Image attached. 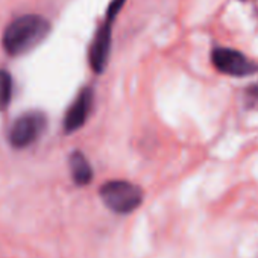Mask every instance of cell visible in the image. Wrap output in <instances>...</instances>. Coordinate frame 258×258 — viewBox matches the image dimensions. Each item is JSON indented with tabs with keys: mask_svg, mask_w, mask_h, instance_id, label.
<instances>
[{
	"mask_svg": "<svg viewBox=\"0 0 258 258\" xmlns=\"http://www.w3.org/2000/svg\"><path fill=\"white\" fill-rule=\"evenodd\" d=\"M99 196L105 207L117 214L134 213L140 208L145 199V193L140 185L124 179L106 181L99 188Z\"/></svg>",
	"mask_w": 258,
	"mask_h": 258,
	"instance_id": "cell-2",
	"label": "cell"
},
{
	"mask_svg": "<svg viewBox=\"0 0 258 258\" xmlns=\"http://www.w3.org/2000/svg\"><path fill=\"white\" fill-rule=\"evenodd\" d=\"M47 118L40 111H31L20 115L10 129V143L16 149H25L35 143L44 133Z\"/></svg>",
	"mask_w": 258,
	"mask_h": 258,
	"instance_id": "cell-4",
	"label": "cell"
},
{
	"mask_svg": "<svg viewBox=\"0 0 258 258\" xmlns=\"http://www.w3.org/2000/svg\"><path fill=\"white\" fill-rule=\"evenodd\" d=\"M69 166H70V173H72V179L76 185L84 187L88 185L93 179V167L88 161V158L76 151L70 155L69 158Z\"/></svg>",
	"mask_w": 258,
	"mask_h": 258,
	"instance_id": "cell-7",
	"label": "cell"
},
{
	"mask_svg": "<svg viewBox=\"0 0 258 258\" xmlns=\"http://www.w3.org/2000/svg\"><path fill=\"white\" fill-rule=\"evenodd\" d=\"M124 2H126V0H112V2L109 4L105 22L99 26V29H97L93 41H91L90 52H88V61H90L91 70L94 73H97V75L103 73V70L106 69L108 58H109V50H111L112 25H114V20H115L117 14L123 8Z\"/></svg>",
	"mask_w": 258,
	"mask_h": 258,
	"instance_id": "cell-3",
	"label": "cell"
},
{
	"mask_svg": "<svg viewBox=\"0 0 258 258\" xmlns=\"http://www.w3.org/2000/svg\"><path fill=\"white\" fill-rule=\"evenodd\" d=\"M211 61L220 73L234 78H244L258 72L256 62L249 59L244 53L229 47H216L211 53Z\"/></svg>",
	"mask_w": 258,
	"mask_h": 258,
	"instance_id": "cell-5",
	"label": "cell"
},
{
	"mask_svg": "<svg viewBox=\"0 0 258 258\" xmlns=\"http://www.w3.org/2000/svg\"><path fill=\"white\" fill-rule=\"evenodd\" d=\"M50 25L49 22L35 14L23 16L16 19L4 34V47L13 55H23L34 47H37L49 34Z\"/></svg>",
	"mask_w": 258,
	"mask_h": 258,
	"instance_id": "cell-1",
	"label": "cell"
},
{
	"mask_svg": "<svg viewBox=\"0 0 258 258\" xmlns=\"http://www.w3.org/2000/svg\"><path fill=\"white\" fill-rule=\"evenodd\" d=\"M13 97V78L7 70H0V111H4Z\"/></svg>",
	"mask_w": 258,
	"mask_h": 258,
	"instance_id": "cell-8",
	"label": "cell"
},
{
	"mask_svg": "<svg viewBox=\"0 0 258 258\" xmlns=\"http://www.w3.org/2000/svg\"><path fill=\"white\" fill-rule=\"evenodd\" d=\"M93 99H94V93L90 87H85L78 93V96L75 97V100L72 102V105L69 106L64 115L62 124L66 134L76 133L85 124L93 108Z\"/></svg>",
	"mask_w": 258,
	"mask_h": 258,
	"instance_id": "cell-6",
	"label": "cell"
}]
</instances>
